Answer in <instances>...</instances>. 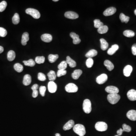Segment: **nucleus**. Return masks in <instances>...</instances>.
Returning <instances> with one entry per match:
<instances>
[{
    "label": "nucleus",
    "mask_w": 136,
    "mask_h": 136,
    "mask_svg": "<svg viewBox=\"0 0 136 136\" xmlns=\"http://www.w3.org/2000/svg\"><path fill=\"white\" fill-rule=\"evenodd\" d=\"M32 82V77L30 75L26 74L24 76L23 81V84L25 86H27Z\"/></svg>",
    "instance_id": "f3484780"
},
{
    "label": "nucleus",
    "mask_w": 136,
    "mask_h": 136,
    "mask_svg": "<svg viewBox=\"0 0 136 136\" xmlns=\"http://www.w3.org/2000/svg\"><path fill=\"white\" fill-rule=\"evenodd\" d=\"M117 11V9L115 8L111 7L107 8L104 11L103 15L105 16H108L112 15L114 14Z\"/></svg>",
    "instance_id": "9b49d317"
},
{
    "label": "nucleus",
    "mask_w": 136,
    "mask_h": 136,
    "mask_svg": "<svg viewBox=\"0 0 136 136\" xmlns=\"http://www.w3.org/2000/svg\"><path fill=\"white\" fill-rule=\"evenodd\" d=\"M41 39L44 42L49 43L52 41V36L50 34H44L42 35Z\"/></svg>",
    "instance_id": "dca6fc26"
},
{
    "label": "nucleus",
    "mask_w": 136,
    "mask_h": 136,
    "mask_svg": "<svg viewBox=\"0 0 136 136\" xmlns=\"http://www.w3.org/2000/svg\"><path fill=\"white\" fill-rule=\"evenodd\" d=\"M38 92L37 90L33 91L32 93L33 97L34 98H36L38 96Z\"/></svg>",
    "instance_id": "49530a36"
},
{
    "label": "nucleus",
    "mask_w": 136,
    "mask_h": 136,
    "mask_svg": "<svg viewBox=\"0 0 136 136\" xmlns=\"http://www.w3.org/2000/svg\"><path fill=\"white\" fill-rule=\"evenodd\" d=\"M3 51H4V49H3V47L2 46H0V54L2 53Z\"/></svg>",
    "instance_id": "8fccbe9b"
},
{
    "label": "nucleus",
    "mask_w": 136,
    "mask_h": 136,
    "mask_svg": "<svg viewBox=\"0 0 136 136\" xmlns=\"http://www.w3.org/2000/svg\"><path fill=\"white\" fill-rule=\"evenodd\" d=\"M49 92L51 93H54L56 91L57 85L54 81H50L48 84Z\"/></svg>",
    "instance_id": "1a4fd4ad"
},
{
    "label": "nucleus",
    "mask_w": 136,
    "mask_h": 136,
    "mask_svg": "<svg viewBox=\"0 0 136 136\" xmlns=\"http://www.w3.org/2000/svg\"><path fill=\"white\" fill-rule=\"evenodd\" d=\"M67 67V64L66 61H63L58 66L59 70H66Z\"/></svg>",
    "instance_id": "f704fd0d"
},
{
    "label": "nucleus",
    "mask_w": 136,
    "mask_h": 136,
    "mask_svg": "<svg viewBox=\"0 0 136 136\" xmlns=\"http://www.w3.org/2000/svg\"><path fill=\"white\" fill-rule=\"evenodd\" d=\"M16 54L13 50H10L7 54L8 60L10 61H13L15 58Z\"/></svg>",
    "instance_id": "a878e982"
},
{
    "label": "nucleus",
    "mask_w": 136,
    "mask_h": 136,
    "mask_svg": "<svg viewBox=\"0 0 136 136\" xmlns=\"http://www.w3.org/2000/svg\"><path fill=\"white\" fill-rule=\"evenodd\" d=\"M95 128L98 131H105L107 129V124L104 122H98L95 124Z\"/></svg>",
    "instance_id": "39448f33"
},
{
    "label": "nucleus",
    "mask_w": 136,
    "mask_h": 136,
    "mask_svg": "<svg viewBox=\"0 0 136 136\" xmlns=\"http://www.w3.org/2000/svg\"><path fill=\"white\" fill-rule=\"evenodd\" d=\"M123 132H124V131H123V129L120 128L118 130H117V134L118 135V136H121V135H122Z\"/></svg>",
    "instance_id": "de8ad7c7"
},
{
    "label": "nucleus",
    "mask_w": 136,
    "mask_h": 136,
    "mask_svg": "<svg viewBox=\"0 0 136 136\" xmlns=\"http://www.w3.org/2000/svg\"><path fill=\"white\" fill-rule=\"evenodd\" d=\"M33 91L36 90L38 88V85L37 84H34L31 88Z\"/></svg>",
    "instance_id": "09e8293b"
},
{
    "label": "nucleus",
    "mask_w": 136,
    "mask_h": 136,
    "mask_svg": "<svg viewBox=\"0 0 136 136\" xmlns=\"http://www.w3.org/2000/svg\"><path fill=\"white\" fill-rule=\"evenodd\" d=\"M83 110L85 113L88 114L92 111V104L90 101L88 99H85L83 103Z\"/></svg>",
    "instance_id": "7ed1b4c3"
},
{
    "label": "nucleus",
    "mask_w": 136,
    "mask_h": 136,
    "mask_svg": "<svg viewBox=\"0 0 136 136\" xmlns=\"http://www.w3.org/2000/svg\"><path fill=\"white\" fill-rule=\"evenodd\" d=\"M47 76L49 77V79L50 81H53L56 79V78L55 72L54 71L51 70L48 74Z\"/></svg>",
    "instance_id": "bb28decb"
},
{
    "label": "nucleus",
    "mask_w": 136,
    "mask_h": 136,
    "mask_svg": "<svg viewBox=\"0 0 136 136\" xmlns=\"http://www.w3.org/2000/svg\"><path fill=\"white\" fill-rule=\"evenodd\" d=\"M119 49V46L117 44L112 45L111 48H110L107 51L108 54L112 55L116 52V51Z\"/></svg>",
    "instance_id": "aec40b11"
},
{
    "label": "nucleus",
    "mask_w": 136,
    "mask_h": 136,
    "mask_svg": "<svg viewBox=\"0 0 136 136\" xmlns=\"http://www.w3.org/2000/svg\"><path fill=\"white\" fill-rule=\"evenodd\" d=\"M119 18L122 22H125L127 23L129 20V17L126 16L123 13H121L119 16Z\"/></svg>",
    "instance_id": "2f4dec72"
},
{
    "label": "nucleus",
    "mask_w": 136,
    "mask_h": 136,
    "mask_svg": "<svg viewBox=\"0 0 136 136\" xmlns=\"http://www.w3.org/2000/svg\"><path fill=\"white\" fill-rule=\"evenodd\" d=\"M12 22L15 25L17 24L20 22V17L19 14L16 13L14 15L12 18Z\"/></svg>",
    "instance_id": "473e14b6"
},
{
    "label": "nucleus",
    "mask_w": 136,
    "mask_h": 136,
    "mask_svg": "<svg viewBox=\"0 0 136 136\" xmlns=\"http://www.w3.org/2000/svg\"><path fill=\"white\" fill-rule=\"evenodd\" d=\"M133 68L130 65H127L124 68L123 70V73L124 75L126 77H129L132 72Z\"/></svg>",
    "instance_id": "4468645a"
},
{
    "label": "nucleus",
    "mask_w": 136,
    "mask_h": 136,
    "mask_svg": "<svg viewBox=\"0 0 136 136\" xmlns=\"http://www.w3.org/2000/svg\"><path fill=\"white\" fill-rule=\"evenodd\" d=\"M82 73L83 71L79 69L76 70L72 73L71 76L73 79H78L82 75Z\"/></svg>",
    "instance_id": "4be33fe9"
},
{
    "label": "nucleus",
    "mask_w": 136,
    "mask_h": 136,
    "mask_svg": "<svg viewBox=\"0 0 136 136\" xmlns=\"http://www.w3.org/2000/svg\"><path fill=\"white\" fill-rule=\"evenodd\" d=\"M127 117L131 121H136V111L134 110H129L127 113Z\"/></svg>",
    "instance_id": "ddd939ff"
},
{
    "label": "nucleus",
    "mask_w": 136,
    "mask_h": 136,
    "mask_svg": "<svg viewBox=\"0 0 136 136\" xmlns=\"http://www.w3.org/2000/svg\"><path fill=\"white\" fill-rule=\"evenodd\" d=\"M67 73V71L66 70H59L57 73V76L60 77L62 76L65 75Z\"/></svg>",
    "instance_id": "a19ab883"
},
{
    "label": "nucleus",
    "mask_w": 136,
    "mask_h": 136,
    "mask_svg": "<svg viewBox=\"0 0 136 136\" xmlns=\"http://www.w3.org/2000/svg\"><path fill=\"white\" fill-rule=\"evenodd\" d=\"M66 61L67 64L69 65V66L71 68H74L76 67V62L74 60L71 58L69 56H67L66 58Z\"/></svg>",
    "instance_id": "412c9836"
},
{
    "label": "nucleus",
    "mask_w": 136,
    "mask_h": 136,
    "mask_svg": "<svg viewBox=\"0 0 136 136\" xmlns=\"http://www.w3.org/2000/svg\"><path fill=\"white\" fill-rule=\"evenodd\" d=\"M101 42V47L102 50H105L107 49L109 47V44L106 40L103 38H101L100 40Z\"/></svg>",
    "instance_id": "b1692460"
},
{
    "label": "nucleus",
    "mask_w": 136,
    "mask_h": 136,
    "mask_svg": "<svg viewBox=\"0 0 136 136\" xmlns=\"http://www.w3.org/2000/svg\"><path fill=\"white\" fill-rule=\"evenodd\" d=\"M128 99L132 101L136 100V90L134 89H131L128 91L127 93Z\"/></svg>",
    "instance_id": "9d476101"
},
{
    "label": "nucleus",
    "mask_w": 136,
    "mask_h": 136,
    "mask_svg": "<svg viewBox=\"0 0 136 136\" xmlns=\"http://www.w3.org/2000/svg\"><path fill=\"white\" fill-rule=\"evenodd\" d=\"M73 130L79 136H84L86 133L85 127L81 124H77L74 126Z\"/></svg>",
    "instance_id": "f257e3e1"
},
{
    "label": "nucleus",
    "mask_w": 136,
    "mask_h": 136,
    "mask_svg": "<svg viewBox=\"0 0 136 136\" xmlns=\"http://www.w3.org/2000/svg\"><path fill=\"white\" fill-rule=\"evenodd\" d=\"M7 34L6 30L2 27H0V36L1 37H5Z\"/></svg>",
    "instance_id": "ea45409f"
},
{
    "label": "nucleus",
    "mask_w": 136,
    "mask_h": 136,
    "mask_svg": "<svg viewBox=\"0 0 136 136\" xmlns=\"http://www.w3.org/2000/svg\"><path fill=\"white\" fill-rule=\"evenodd\" d=\"M134 13L135 14V15L136 16V9L134 11Z\"/></svg>",
    "instance_id": "603ef678"
},
{
    "label": "nucleus",
    "mask_w": 136,
    "mask_h": 136,
    "mask_svg": "<svg viewBox=\"0 0 136 136\" xmlns=\"http://www.w3.org/2000/svg\"><path fill=\"white\" fill-rule=\"evenodd\" d=\"M74 126H75V122L73 120H69L64 125L63 127V129L64 130H69L73 127Z\"/></svg>",
    "instance_id": "a211bd4d"
},
{
    "label": "nucleus",
    "mask_w": 136,
    "mask_h": 136,
    "mask_svg": "<svg viewBox=\"0 0 136 136\" xmlns=\"http://www.w3.org/2000/svg\"><path fill=\"white\" fill-rule=\"evenodd\" d=\"M58 58V54H50L48 56V59L50 63H53L56 61Z\"/></svg>",
    "instance_id": "c85d7f7f"
},
{
    "label": "nucleus",
    "mask_w": 136,
    "mask_h": 136,
    "mask_svg": "<svg viewBox=\"0 0 136 136\" xmlns=\"http://www.w3.org/2000/svg\"><path fill=\"white\" fill-rule=\"evenodd\" d=\"M24 65L27 66L34 67L35 65V62L32 59H30L28 61H23Z\"/></svg>",
    "instance_id": "72a5a7b5"
},
{
    "label": "nucleus",
    "mask_w": 136,
    "mask_h": 136,
    "mask_svg": "<svg viewBox=\"0 0 136 136\" xmlns=\"http://www.w3.org/2000/svg\"><path fill=\"white\" fill-rule=\"evenodd\" d=\"M115 136H118V135H115Z\"/></svg>",
    "instance_id": "5fc2aeb1"
},
{
    "label": "nucleus",
    "mask_w": 136,
    "mask_h": 136,
    "mask_svg": "<svg viewBox=\"0 0 136 136\" xmlns=\"http://www.w3.org/2000/svg\"><path fill=\"white\" fill-rule=\"evenodd\" d=\"M132 51L133 55L136 56V44H134L132 47Z\"/></svg>",
    "instance_id": "a18cd8bd"
},
{
    "label": "nucleus",
    "mask_w": 136,
    "mask_h": 136,
    "mask_svg": "<svg viewBox=\"0 0 136 136\" xmlns=\"http://www.w3.org/2000/svg\"><path fill=\"white\" fill-rule=\"evenodd\" d=\"M7 3L5 1H3L0 3V12H2L5 10Z\"/></svg>",
    "instance_id": "e433bc0d"
},
{
    "label": "nucleus",
    "mask_w": 136,
    "mask_h": 136,
    "mask_svg": "<svg viewBox=\"0 0 136 136\" xmlns=\"http://www.w3.org/2000/svg\"><path fill=\"white\" fill-rule=\"evenodd\" d=\"M124 36L128 37H132L134 36L135 33L134 32L130 30H126L124 31L123 32Z\"/></svg>",
    "instance_id": "c756f323"
},
{
    "label": "nucleus",
    "mask_w": 136,
    "mask_h": 136,
    "mask_svg": "<svg viewBox=\"0 0 136 136\" xmlns=\"http://www.w3.org/2000/svg\"><path fill=\"white\" fill-rule=\"evenodd\" d=\"M46 90V88L45 86H41L39 88L40 93L42 96H44L45 95V91Z\"/></svg>",
    "instance_id": "c03bdc74"
},
{
    "label": "nucleus",
    "mask_w": 136,
    "mask_h": 136,
    "mask_svg": "<svg viewBox=\"0 0 136 136\" xmlns=\"http://www.w3.org/2000/svg\"><path fill=\"white\" fill-rule=\"evenodd\" d=\"M107 79L108 76L107 75L105 74H102L96 78V83L99 84H103L107 81Z\"/></svg>",
    "instance_id": "0eeeda50"
},
{
    "label": "nucleus",
    "mask_w": 136,
    "mask_h": 136,
    "mask_svg": "<svg viewBox=\"0 0 136 136\" xmlns=\"http://www.w3.org/2000/svg\"><path fill=\"white\" fill-rule=\"evenodd\" d=\"M70 36L73 39V43L74 44H78L80 43L81 40L79 39V36L74 32L71 33Z\"/></svg>",
    "instance_id": "2eb2a0df"
},
{
    "label": "nucleus",
    "mask_w": 136,
    "mask_h": 136,
    "mask_svg": "<svg viewBox=\"0 0 136 136\" xmlns=\"http://www.w3.org/2000/svg\"><path fill=\"white\" fill-rule=\"evenodd\" d=\"M122 129L123 131L126 132H129L131 130V128L130 126L127 125L126 124H124L122 125Z\"/></svg>",
    "instance_id": "79ce46f5"
},
{
    "label": "nucleus",
    "mask_w": 136,
    "mask_h": 136,
    "mask_svg": "<svg viewBox=\"0 0 136 136\" xmlns=\"http://www.w3.org/2000/svg\"><path fill=\"white\" fill-rule=\"evenodd\" d=\"M38 79L40 81H44L46 79L45 75L42 73H39L38 74Z\"/></svg>",
    "instance_id": "37998d69"
},
{
    "label": "nucleus",
    "mask_w": 136,
    "mask_h": 136,
    "mask_svg": "<svg viewBox=\"0 0 136 136\" xmlns=\"http://www.w3.org/2000/svg\"><path fill=\"white\" fill-rule=\"evenodd\" d=\"M94 61L92 58H88L86 61V66L88 68H91L93 66Z\"/></svg>",
    "instance_id": "58836bf2"
},
{
    "label": "nucleus",
    "mask_w": 136,
    "mask_h": 136,
    "mask_svg": "<svg viewBox=\"0 0 136 136\" xmlns=\"http://www.w3.org/2000/svg\"><path fill=\"white\" fill-rule=\"evenodd\" d=\"M98 52L95 50L92 49L90 50L85 54V56L88 58H92L97 55Z\"/></svg>",
    "instance_id": "393cba45"
},
{
    "label": "nucleus",
    "mask_w": 136,
    "mask_h": 136,
    "mask_svg": "<svg viewBox=\"0 0 136 136\" xmlns=\"http://www.w3.org/2000/svg\"><path fill=\"white\" fill-rule=\"evenodd\" d=\"M120 96L118 93L109 94L107 97L108 101L112 104H115L117 103L120 100Z\"/></svg>",
    "instance_id": "f03ea898"
},
{
    "label": "nucleus",
    "mask_w": 136,
    "mask_h": 136,
    "mask_svg": "<svg viewBox=\"0 0 136 136\" xmlns=\"http://www.w3.org/2000/svg\"><path fill=\"white\" fill-rule=\"evenodd\" d=\"M108 30H109V28L106 25H103L98 28V32L100 34H104L108 32Z\"/></svg>",
    "instance_id": "cd10ccee"
},
{
    "label": "nucleus",
    "mask_w": 136,
    "mask_h": 136,
    "mask_svg": "<svg viewBox=\"0 0 136 136\" xmlns=\"http://www.w3.org/2000/svg\"><path fill=\"white\" fill-rule=\"evenodd\" d=\"M94 27L96 28H98L101 26H103V23L101 22L100 20L95 19L94 20Z\"/></svg>",
    "instance_id": "4c0bfd02"
},
{
    "label": "nucleus",
    "mask_w": 136,
    "mask_h": 136,
    "mask_svg": "<svg viewBox=\"0 0 136 136\" xmlns=\"http://www.w3.org/2000/svg\"><path fill=\"white\" fill-rule=\"evenodd\" d=\"M14 68L15 70L16 71L19 72V73L22 72V71L23 70V69H24L23 66L21 64L18 63H17L15 64L14 66Z\"/></svg>",
    "instance_id": "7c9ffc66"
},
{
    "label": "nucleus",
    "mask_w": 136,
    "mask_h": 136,
    "mask_svg": "<svg viewBox=\"0 0 136 136\" xmlns=\"http://www.w3.org/2000/svg\"><path fill=\"white\" fill-rule=\"evenodd\" d=\"M104 65L107 67V69L110 71L113 70L114 68V66L113 64L109 60H106L104 62Z\"/></svg>",
    "instance_id": "5701e85b"
},
{
    "label": "nucleus",
    "mask_w": 136,
    "mask_h": 136,
    "mask_svg": "<svg viewBox=\"0 0 136 136\" xmlns=\"http://www.w3.org/2000/svg\"><path fill=\"white\" fill-rule=\"evenodd\" d=\"M25 12L27 14L32 16L34 19H39L41 16L39 12L36 9L32 8H27L26 9Z\"/></svg>",
    "instance_id": "20e7f679"
},
{
    "label": "nucleus",
    "mask_w": 136,
    "mask_h": 136,
    "mask_svg": "<svg viewBox=\"0 0 136 136\" xmlns=\"http://www.w3.org/2000/svg\"><path fill=\"white\" fill-rule=\"evenodd\" d=\"M29 40V35L27 32H25L23 34L22 36L21 43L23 45H26L27 42Z\"/></svg>",
    "instance_id": "6ab92c4d"
},
{
    "label": "nucleus",
    "mask_w": 136,
    "mask_h": 136,
    "mask_svg": "<svg viewBox=\"0 0 136 136\" xmlns=\"http://www.w3.org/2000/svg\"><path fill=\"white\" fill-rule=\"evenodd\" d=\"M53 1H54V2H58V0H53Z\"/></svg>",
    "instance_id": "864d4df0"
},
{
    "label": "nucleus",
    "mask_w": 136,
    "mask_h": 136,
    "mask_svg": "<svg viewBox=\"0 0 136 136\" xmlns=\"http://www.w3.org/2000/svg\"><path fill=\"white\" fill-rule=\"evenodd\" d=\"M105 91L109 94L112 93H118L119 90L118 88L114 86H109L106 87L105 88Z\"/></svg>",
    "instance_id": "f8f14e48"
},
{
    "label": "nucleus",
    "mask_w": 136,
    "mask_h": 136,
    "mask_svg": "<svg viewBox=\"0 0 136 136\" xmlns=\"http://www.w3.org/2000/svg\"><path fill=\"white\" fill-rule=\"evenodd\" d=\"M55 136H61V135L58 133H57V134H55Z\"/></svg>",
    "instance_id": "3c124183"
},
{
    "label": "nucleus",
    "mask_w": 136,
    "mask_h": 136,
    "mask_svg": "<svg viewBox=\"0 0 136 136\" xmlns=\"http://www.w3.org/2000/svg\"><path fill=\"white\" fill-rule=\"evenodd\" d=\"M45 61V58L43 56H37L35 58V61L36 63L38 64H41L44 63Z\"/></svg>",
    "instance_id": "c9c22d12"
},
{
    "label": "nucleus",
    "mask_w": 136,
    "mask_h": 136,
    "mask_svg": "<svg viewBox=\"0 0 136 136\" xmlns=\"http://www.w3.org/2000/svg\"><path fill=\"white\" fill-rule=\"evenodd\" d=\"M64 16L66 18L71 19H75L79 17L78 15L73 11H67L65 13Z\"/></svg>",
    "instance_id": "6e6552de"
},
{
    "label": "nucleus",
    "mask_w": 136,
    "mask_h": 136,
    "mask_svg": "<svg viewBox=\"0 0 136 136\" xmlns=\"http://www.w3.org/2000/svg\"><path fill=\"white\" fill-rule=\"evenodd\" d=\"M65 90L68 93H75L78 91V88L75 84L70 83L66 85Z\"/></svg>",
    "instance_id": "423d86ee"
}]
</instances>
